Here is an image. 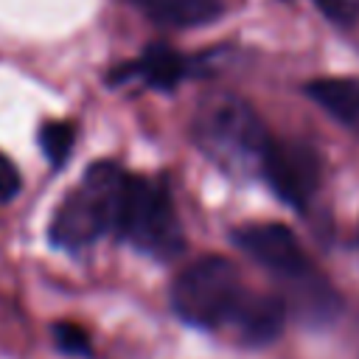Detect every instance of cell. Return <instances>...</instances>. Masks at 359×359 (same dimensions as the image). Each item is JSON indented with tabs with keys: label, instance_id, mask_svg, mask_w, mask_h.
Here are the masks:
<instances>
[{
	"label": "cell",
	"instance_id": "cell-1",
	"mask_svg": "<svg viewBox=\"0 0 359 359\" xmlns=\"http://www.w3.org/2000/svg\"><path fill=\"white\" fill-rule=\"evenodd\" d=\"M126 177L129 174L109 160L93 163L56 208L50 219V241L62 250H84L115 230Z\"/></svg>",
	"mask_w": 359,
	"mask_h": 359
},
{
	"label": "cell",
	"instance_id": "cell-2",
	"mask_svg": "<svg viewBox=\"0 0 359 359\" xmlns=\"http://www.w3.org/2000/svg\"><path fill=\"white\" fill-rule=\"evenodd\" d=\"M196 143L227 171H258L272 140L255 109L238 95H213L199 107L194 121Z\"/></svg>",
	"mask_w": 359,
	"mask_h": 359
},
{
	"label": "cell",
	"instance_id": "cell-3",
	"mask_svg": "<svg viewBox=\"0 0 359 359\" xmlns=\"http://www.w3.org/2000/svg\"><path fill=\"white\" fill-rule=\"evenodd\" d=\"M115 233L146 255L171 261L185 250L182 224L177 219L165 180L126 177Z\"/></svg>",
	"mask_w": 359,
	"mask_h": 359
},
{
	"label": "cell",
	"instance_id": "cell-4",
	"mask_svg": "<svg viewBox=\"0 0 359 359\" xmlns=\"http://www.w3.org/2000/svg\"><path fill=\"white\" fill-rule=\"evenodd\" d=\"M238 266L230 258L208 255L188 264L171 283V309L191 325H230L247 297Z\"/></svg>",
	"mask_w": 359,
	"mask_h": 359
},
{
	"label": "cell",
	"instance_id": "cell-5",
	"mask_svg": "<svg viewBox=\"0 0 359 359\" xmlns=\"http://www.w3.org/2000/svg\"><path fill=\"white\" fill-rule=\"evenodd\" d=\"M272 191L292 208H306L320 188V157L300 140H269L261 168Z\"/></svg>",
	"mask_w": 359,
	"mask_h": 359
},
{
	"label": "cell",
	"instance_id": "cell-6",
	"mask_svg": "<svg viewBox=\"0 0 359 359\" xmlns=\"http://www.w3.org/2000/svg\"><path fill=\"white\" fill-rule=\"evenodd\" d=\"M233 241L252 255L258 264H264L266 269L300 280L306 275H311V264L297 241V236L280 224V222H255V224H241L233 230Z\"/></svg>",
	"mask_w": 359,
	"mask_h": 359
},
{
	"label": "cell",
	"instance_id": "cell-7",
	"mask_svg": "<svg viewBox=\"0 0 359 359\" xmlns=\"http://www.w3.org/2000/svg\"><path fill=\"white\" fill-rule=\"evenodd\" d=\"M188 73V59L174 50L165 42H151L143 48L140 59L132 65H123L109 73V81H126V79H143L154 90H174Z\"/></svg>",
	"mask_w": 359,
	"mask_h": 359
},
{
	"label": "cell",
	"instance_id": "cell-8",
	"mask_svg": "<svg viewBox=\"0 0 359 359\" xmlns=\"http://www.w3.org/2000/svg\"><path fill=\"white\" fill-rule=\"evenodd\" d=\"M283 323H286L283 300L275 294H261L250 289L230 328H236L238 339L247 345H266L283 331Z\"/></svg>",
	"mask_w": 359,
	"mask_h": 359
},
{
	"label": "cell",
	"instance_id": "cell-9",
	"mask_svg": "<svg viewBox=\"0 0 359 359\" xmlns=\"http://www.w3.org/2000/svg\"><path fill=\"white\" fill-rule=\"evenodd\" d=\"M146 17L168 28L205 25L222 14V0H132Z\"/></svg>",
	"mask_w": 359,
	"mask_h": 359
},
{
	"label": "cell",
	"instance_id": "cell-10",
	"mask_svg": "<svg viewBox=\"0 0 359 359\" xmlns=\"http://www.w3.org/2000/svg\"><path fill=\"white\" fill-rule=\"evenodd\" d=\"M306 93L339 123L359 129V79H320Z\"/></svg>",
	"mask_w": 359,
	"mask_h": 359
},
{
	"label": "cell",
	"instance_id": "cell-11",
	"mask_svg": "<svg viewBox=\"0 0 359 359\" xmlns=\"http://www.w3.org/2000/svg\"><path fill=\"white\" fill-rule=\"evenodd\" d=\"M73 140H76V129H73V123H67V121H50V123H45V126L39 129V146H42L45 157H48L56 168L70 157Z\"/></svg>",
	"mask_w": 359,
	"mask_h": 359
},
{
	"label": "cell",
	"instance_id": "cell-12",
	"mask_svg": "<svg viewBox=\"0 0 359 359\" xmlns=\"http://www.w3.org/2000/svg\"><path fill=\"white\" fill-rule=\"evenodd\" d=\"M53 339H56L62 353H70V356H90L93 353L87 331L76 323H56L53 325Z\"/></svg>",
	"mask_w": 359,
	"mask_h": 359
},
{
	"label": "cell",
	"instance_id": "cell-13",
	"mask_svg": "<svg viewBox=\"0 0 359 359\" xmlns=\"http://www.w3.org/2000/svg\"><path fill=\"white\" fill-rule=\"evenodd\" d=\"M320 11L334 22H353L359 14V0H314Z\"/></svg>",
	"mask_w": 359,
	"mask_h": 359
},
{
	"label": "cell",
	"instance_id": "cell-14",
	"mask_svg": "<svg viewBox=\"0 0 359 359\" xmlns=\"http://www.w3.org/2000/svg\"><path fill=\"white\" fill-rule=\"evenodd\" d=\"M17 194H20V171L0 151V202H11Z\"/></svg>",
	"mask_w": 359,
	"mask_h": 359
}]
</instances>
